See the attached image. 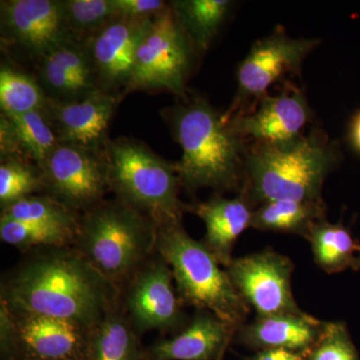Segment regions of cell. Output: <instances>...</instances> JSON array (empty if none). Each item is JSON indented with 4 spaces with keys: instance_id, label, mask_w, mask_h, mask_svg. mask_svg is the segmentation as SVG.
<instances>
[{
    "instance_id": "obj_25",
    "label": "cell",
    "mask_w": 360,
    "mask_h": 360,
    "mask_svg": "<svg viewBox=\"0 0 360 360\" xmlns=\"http://www.w3.org/2000/svg\"><path fill=\"white\" fill-rule=\"evenodd\" d=\"M47 96L35 78L16 70L13 65L0 68V108L8 115H25L44 110Z\"/></svg>"
},
{
    "instance_id": "obj_2",
    "label": "cell",
    "mask_w": 360,
    "mask_h": 360,
    "mask_svg": "<svg viewBox=\"0 0 360 360\" xmlns=\"http://www.w3.org/2000/svg\"><path fill=\"white\" fill-rule=\"evenodd\" d=\"M161 116L182 150L174 163L182 186L191 191L205 187L219 193L240 191L248 146L224 112L188 92Z\"/></svg>"
},
{
    "instance_id": "obj_15",
    "label": "cell",
    "mask_w": 360,
    "mask_h": 360,
    "mask_svg": "<svg viewBox=\"0 0 360 360\" xmlns=\"http://www.w3.org/2000/svg\"><path fill=\"white\" fill-rule=\"evenodd\" d=\"M0 25L2 41L37 61L71 39L61 0H2Z\"/></svg>"
},
{
    "instance_id": "obj_24",
    "label": "cell",
    "mask_w": 360,
    "mask_h": 360,
    "mask_svg": "<svg viewBox=\"0 0 360 360\" xmlns=\"http://www.w3.org/2000/svg\"><path fill=\"white\" fill-rule=\"evenodd\" d=\"M311 246L314 262L326 274H333L352 269L359 245L345 225L319 220L305 238Z\"/></svg>"
},
{
    "instance_id": "obj_22",
    "label": "cell",
    "mask_w": 360,
    "mask_h": 360,
    "mask_svg": "<svg viewBox=\"0 0 360 360\" xmlns=\"http://www.w3.org/2000/svg\"><path fill=\"white\" fill-rule=\"evenodd\" d=\"M323 219H326L324 201L274 200L255 208L251 229L307 238L312 226Z\"/></svg>"
},
{
    "instance_id": "obj_6",
    "label": "cell",
    "mask_w": 360,
    "mask_h": 360,
    "mask_svg": "<svg viewBox=\"0 0 360 360\" xmlns=\"http://www.w3.org/2000/svg\"><path fill=\"white\" fill-rule=\"evenodd\" d=\"M105 156L116 200L146 215L158 226L181 222L186 205L179 200L182 186L174 163L131 137L110 139Z\"/></svg>"
},
{
    "instance_id": "obj_7",
    "label": "cell",
    "mask_w": 360,
    "mask_h": 360,
    "mask_svg": "<svg viewBox=\"0 0 360 360\" xmlns=\"http://www.w3.org/2000/svg\"><path fill=\"white\" fill-rule=\"evenodd\" d=\"M198 51L182 30L172 7L156 14L144 35L127 94L168 91L179 98L188 94L186 82Z\"/></svg>"
},
{
    "instance_id": "obj_12",
    "label": "cell",
    "mask_w": 360,
    "mask_h": 360,
    "mask_svg": "<svg viewBox=\"0 0 360 360\" xmlns=\"http://www.w3.org/2000/svg\"><path fill=\"white\" fill-rule=\"evenodd\" d=\"M131 277L125 297V316L135 330L139 335L150 330H181L186 319L167 262L158 253V257L143 262Z\"/></svg>"
},
{
    "instance_id": "obj_10",
    "label": "cell",
    "mask_w": 360,
    "mask_h": 360,
    "mask_svg": "<svg viewBox=\"0 0 360 360\" xmlns=\"http://www.w3.org/2000/svg\"><path fill=\"white\" fill-rule=\"evenodd\" d=\"M39 168L47 194L77 213L101 205L111 191L105 151L60 142Z\"/></svg>"
},
{
    "instance_id": "obj_23",
    "label": "cell",
    "mask_w": 360,
    "mask_h": 360,
    "mask_svg": "<svg viewBox=\"0 0 360 360\" xmlns=\"http://www.w3.org/2000/svg\"><path fill=\"white\" fill-rule=\"evenodd\" d=\"M175 18L198 53L210 49L231 13L229 0H174L169 2Z\"/></svg>"
},
{
    "instance_id": "obj_31",
    "label": "cell",
    "mask_w": 360,
    "mask_h": 360,
    "mask_svg": "<svg viewBox=\"0 0 360 360\" xmlns=\"http://www.w3.org/2000/svg\"><path fill=\"white\" fill-rule=\"evenodd\" d=\"M309 360H359L343 322L324 323L321 338L310 352Z\"/></svg>"
},
{
    "instance_id": "obj_36",
    "label": "cell",
    "mask_w": 360,
    "mask_h": 360,
    "mask_svg": "<svg viewBox=\"0 0 360 360\" xmlns=\"http://www.w3.org/2000/svg\"><path fill=\"white\" fill-rule=\"evenodd\" d=\"M221 359H222V357H221ZM221 359H219V360H221Z\"/></svg>"
},
{
    "instance_id": "obj_11",
    "label": "cell",
    "mask_w": 360,
    "mask_h": 360,
    "mask_svg": "<svg viewBox=\"0 0 360 360\" xmlns=\"http://www.w3.org/2000/svg\"><path fill=\"white\" fill-rule=\"evenodd\" d=\"M225 269L239 295L257 316L302 311L293 295L295 265L290 257L266 248L233 258Z\"/></svg>"
},
{
    "instance_id": "obj_34",
    "label": "cell",
    "mask_w": 360,
    "mask_h": 360,
    "mask_svg": "<svg viewBox=\"0 0 360 360\" xmlns=\"http://www.w3.org/2000/svg\"><path fill=\"white\" fill-rule=\"evenodd\" d=\"M350 144L352 148L360 153V110L354 116L352 123H350L349 134H348Z\"/></svg>"
},
{
    "instance_id": "obj_27",
    "label": "cell",
    "mask_w": 360,
    "mask_h": 360,
    "mask_svg": "<svg viewBox=\"0 0 360 360\" xmlns=\"http://www.w3.org/2000/svg\"><path fill=\"white\" fill-rule=\"evenodd\" d=\"M66 32L84 42L117 18L113 0H61Z\"/></svg>"
},
{
    "instance_id": "obj_33",
    "label": "cell",
    "mask_w": 360,
    "mask_h": 360,
    "mask_svg": "<svg viewBox=\"0 0 360 360\" xmlns=\"http://www.w3.org/2000/svg\"><path fill=\"white\" fill-rule=\"evenodd\" d=\"M310 352H297L285 348H267L258 350L248 360H309Z\"/></svg>"
},
{
    "instance_id": "obj_20",
    "label": "cell",
    "mask_w": 360,
    "mask_h": 360,
    "mask_svg": "<svg viewBox=\"0 0 360 360\" xmlns=\"http://www.w3.org/2000/svg\"><path fill=\"white\" fill-rule=\"evenodd\" d=\"M60 143L44 110L0 115V155L39 167Z\"/></svg>"
},
{
    "instance_id": "obj_9",
    "label": "cell",
    "mask_w": 360,
    "mask_h": 360,
    "mask_svg": "<svg viewBox=\"0 0 360 360\" xmlns=\"http://www.w3.org/2000/svg\"><path fill=\"white\" fill-rule=\"evenodd\" d=\"M321 40L292 39L283 27L257 40L241 61L236 73L238 91L225 117L231 120L269 94V89L286 75H300L303 60Z\"/></svg>"
},
{
    "instance_id": "obj_35",
    "label": "cell",
    "mask_w": 360,
    "mask_h": 360,
    "mask_svg": "<svg viewBox=\"0 0 360 360\" xmlns=\"http://www.w3.org/2000/svg\"><path fill=\"white\" fill-rule=\"evenodd\" d=\"M352 269L354 270H360V245H359V248H357L356 257H355L354 266H352Z\"/></svg>"
},
{
    "instance_id": "obj_1",
    "label": "cell",
    "mask_w": 360,
    "mask_h": 360,
    "mask_svg": "<svg viewBox=\"0 0 360 360\" xmlns=\"http://www.w3.org/2000/svg\"><path fill=\"white\" fill-rule=\"evenodd\" d=\"M116 284L77 250L52 248L33 255L2 286L1 302L16 314L75 322L91 330L116 309Z\"/></svg>"
},
{
    "instance_id": "obj_13",
    "label": "cell",
    "mask_w": 360,
    "mask_h": 360,
    "mask_svg": "<svg viewBox=\"0 0 360 360\" xmlns=\"http://www.w3.org/2000/svg\"><path fill=\"white\" fill-rule=\"evenodd\" d=\"M153 18H116L85 40L99 89L127 94L137 51Z\"/></svg>"
},
{
    "instance_id": "obj_19",
    "label": "cell",
    "mask_w": 360,
    "mask_h": 360,
    "mask_svg": "<svg viewBox=\"0 0 360 360\" xmlns=\"http://www.w3.org/2000/svg\"><path fill=\"white\" fill-rule=\"evenodd\" d=\"M324 323L305 312L257 316L236 330L239 340L253 349L285 348L311 352L321 338Z\"/></svg>"
},
{
    "instance_id": "obj_28",
    "label": "cell",
    "mask_w": 360,
    "mask_h": 360,
    "mask_svg": "<svg viewBox=\"0 0 360 360\" xmlns=\"http://www.w3.org/2000/svg\"><path fill=\"white\" fill-rule=\"evenodd\" d=\"M77 234V231L58 227L0 219V238L20 250H30L37 246L63 248L75 241Z\"/></svg>"
},
{
    "instance_id": "obj_3",
    "label": "cell",
    "mask_w": 360,
    "mask_h": 360,
    "mask_svg": "<svg viewBox=\"0 0 360 360\" xmlns=\"http://www.w3.org/2000/svg\"><path fill=\"white\" fill-rule=\"evenodd\" d=\"M340 156L338 142L317 129L285 143L250 144L239 193L253 205L283 200L323 201L322 187Z\"/></svg>"
},
{
    "instance_id": "obj_32",
    "label": "cell",
    "mask_w": 360,
    "mask_h": 360,
    "mask_svg": "<svg viewBox=\"0 0 360 360\" xmlns=\"http://www.w3.org/2000/svg\"><path fill=\"white\" fill-rule=\"evenodd\" d=\"M116 16L124 18H148L165 11L169 2L163 0H113Z\"/></svg>"
},
{
    "instance_id": "obj_30",
    "label": "cell",
    "mask_w": 360,
    "mask_h": 360,
    "mask_svg": "<svg viewBox=\"0 0 360 360\" xmlns=\"http://www.w3.org/2000/svg\"><path fill=\"white\" fill-rule=\"evenodd\" d=\"M37 65L39 82L47 97L58 101H73L97 89L82 84L70 73L56 65L51 59L40 58Z\"/></svg>"
},
{
    "instance_id": "obj_29",
    "label": "cell",
    "mask_w": 360,
    "mask_h": 360,
    "mask_svg": "<svg viewBox=\"0 0 360 360\" xmlns=\"http://www.w3.org/2000/svg\"><path fill=\"white\" fill-rule=\"evenodd\" d=\"M45 191L44 176L37 165L15 160L0 162L1 208Z\"/></svg>"
},
{
    "instance_id": "obj_8",
    "label": "cell",
    "mask_w": 360,
    "mask_h": 360,
    "mask_svg": "<svg viewBox=\"0 0 360 360\" xmlns=\"http://www.w3.org/2000/svg\"><path fill=\"white\" fill-rule=\"evenodd\" d=\"M1 360H85L89 329L58 317L16 314L1 302Z\"/></svg>"
},
{
    "instance_id": "obj_17",
    "label": "cell",
    "mask_w": 360,
    "mask_h": 360,
    "mask_svg": "<svg viewBox=\"0 0 360 360\" xmlns=\"http://www.w3.org/2000/svg\"><path fill=\"white\" fill-rule=\"evenodd\" d=\"M236 333L215 315L198 310L176 335L146 348L144 360H219Z\"/></svg>"
},
{
    "instance_id": "obj_5",
    "label": "cell",
    "mask_w": 360,
    "mask_h": 360,
    "mask_svg": "<svg viewBox=\"0 0 360 360\" xmlns=\"http://www.w3.org/2000/svg\"><path fill=\"white\" fill-rule=\"evenodd\" d=\"M158 225L122 201L104 200L84 213L77 250L113 283L136 271L155 250Z\"/></svg>"
},
{
    "instance_id": "obj_4",
    "label": "cell",
    "mask_w": 360,
    "mask_h": 360,
    "mask_svg": "<svg viewBox=\"0 0 360 360\" xmlns=\"http://www.w3.org/2000/svg\"><path fill=\"white\" fill-rule=\"evenodd\" d=\"M155 250L169 265L181 302L208 311L238 330L250 307L234 288L226 269L181 222L158 226Z\"/></svg>"
},
{
    "instance_id": "obj_14",
    "label": "cell",
    "mask_w": 360,
    "mask_h": 360,
    "mask_svg": "<svg viewBox=\"0 0 360 360\" xmlns=\"http://www.w3.org/2000/svg\"><path fill=\"white\" fill-rule=\"evenodd\" d=\"M122 94L97 89L73 101L47 97L44 113L59 141L104 153L108 131Z\"/></svg>"
},
{
    "instance_id": "obj_18",
    "label": "cell",
    "mask_w": 360,
    "mask_h": 360,
    "mask_svg": "<svg viewBox=\"0 0 360 360\" xmlns=\"http://www.w3.org/2000/svg\"><path fill=\"white\" fill-rule=\"evenodd\" d=\"M191 212L205 224V236L202 243L226 269L231 264L234 245L252 224L253 205L245 194L238 193L234 198L215 196L203 202L186 205Z\"/></svg>"
},
{
    "instance_id": "obj_26",
    "label": "cell",
    "mask_w": 360,
    "mask_h": 360,
    "mask_svg": "<svg viewBox=\"0 0 360 360\" xmlns=\"http://www.w3.org/2000/svg\"><path fill=\"white\" fill-rule=\"evenodd\" d=\"M0 219L20 220L77 232L80 221L78 213L49 194L27 196L7 205L2 208Z\"/></svg>"
},
{
    "instance_id": "obj_16",
    "label": "cell",
    "mask_w": 360,
    "mask_h": 360,
    "mask_svg": "<svg viewBox=\"0 0 360 360\" xmlns=\"http://www.w3.org/2000/svg\"><path fill=\"white\" fill-rule=\"evenodd\" d=\"M311 118L303 90L292 84L278 94L262 97L255 108L231 117L232 129L251 144H279L295 141Z\"/></svg>"
},
{
    "instance_id": "obj_21",
    "label": "cell",
    "mask_w": 360,
    "mask_h": 360,
    "mask_svg": "<svg viewBox=\"0 0 360 360\" xmlns=\"http://www.w3.org/2000/svg\"><path fill=\"white\" fill-rule=\"evenodd\" d=\"M139 333L116 309L90 330L85 360H144Z\"/></svg>"
}]
</instances>
